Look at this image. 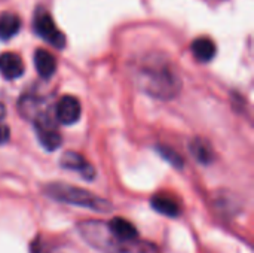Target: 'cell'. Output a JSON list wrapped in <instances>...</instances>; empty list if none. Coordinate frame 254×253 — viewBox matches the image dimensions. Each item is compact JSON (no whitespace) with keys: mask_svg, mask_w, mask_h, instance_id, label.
<instances>
[{"mask_svg":"<svg viewBox=\"0 0 254 253\" xmlns=\"http://www.w3.org/2000/svg\"><path fill=\"white\" fill-rule=\"evenodd\" d=\"M216 51H217L216 43L210 37H198L192 42V52L198 61L207 63L213 60L216 55Z\"/></svg>","mask_w":254,"mask_h":253,"instance_id":"11","label":"cell"},{"mask_svg":"<svg viewBox=\"0 0 254 253\" xmlns=\"http://www.w3.org/2000/svg\"><path fill=\"white\" fill-rule=\"evenodd\" d=\"M107 227L110 233L122 240H135L138 239V231L137 228L127 219L124 218H113L110 222H107Z\"/></svg>","mask_w":254,"mask_h":253,"instance_id":"9","label":"cell"},{"mask_svg":"<svg viewBox=\"0 0 254 253\" xmlns=\"http://www.w3.org/2000/svg\"><path fill=\"white\" fill-rule=\"evenodd\" d=\"M138 85L144 92L155 98H174L182 88L177 75L164 64L146 66L138 73Z\"/></svg>","mask_w":254,"mask_h":253,"instance_id":"2","label":"cell"},{"mask_svg":"<svg viewBox=\"0 0 254 253\" xmlns=\"http://www.w3.org/2000/svg\"><path fill=\"white\" fill-rule=\"evenodd\" d=\"M21 28V19L18 15L12 12H3L0 13V39L7 40L13 37Z\"/></svg>","mask_w":254,"mask_h":253,"instance_id":"12","label":"cell"},{"mask_svg":"<svg viewBox=\"0 0 254 253\" xmlns=\"http://www.w3.org/2000/svg\"><path fill=\"white\" fill-rule=\"evenodd\" d=\"M150 204L152 207L161 213V215H165L168 218H176L180 215V206L177 204L176 200H173L171 197L168 195H164V194H156L152 197L150 200Z\"/></svg>","mask_w":254,"mask_h":253,"instance_id":"10","label":"cell"},{"mask_svg":"<svg viewBox=\"0 0 254 253\" xmlns=\"http://www.w3.org/2000/svg\"><path fill=\"white\" fill-rule=\"evenodd\" d=\"M34 67H36L37 73H39L42 78L48 79V78H51V76L55 73V70H57L55 57H54L49 51H46V49H37V51L34 52Z\"/></svg>","mask_w":254,"mask_h":253,"instance_id":"8","label":"cell"},{"mask_svg":"<svg viewBox=\"0 0 254 253\" xmlns=\"http://www.w3.org/2000/svg\"><path fill=\"white\" fill-rule=\"evenodd\" d=\"M4 115H6V110H4V106H3V104L0 103V121H1L3 118H4Z\"/></svg>","mask_w":254,"mask_h":253,"instance_id":"18","label":"cell"},{"mask_svg":"<svg viewBox=\"0 0 254 253\" xmlns=\"http://www.w3.org/2000/svg\"><path fill=\"white\" fill-rule=\"evenodd\" d=\"M43 194H46L49 198L55 201L79 206V207L89 209L97 213H110L113 210V206L109 200L101 198L86 189H82L73 185L58 183V182L48 183L43 188Z\"/></svg>","mask_w":254,"mask_h":253,"instance_id":"3","label":"cell"},{"mask_svg":"<svg viewBox=\"0 0 254 253\" xmlns=\"http://www.w3.org/2000/svg\"><path fill=\"white\" fill-rule=\"evenodd\" d=\"M60 164L63 169H67V170H73V171H77L82 177L88 179V180H92L95 177V170L94 167L77 152H73V151H68L65 152L61 160H60Z\"/></svg>","mask_w":254,"mask_h":253,"instance_id":"6","label":"cell"},{"mask_svg":"<svg viewBox=\"0 0 254 253\" xmlns=\"http://www.w3.org/2000/svg\"><path fill=\"white\" fill-rule=\"evenodd\" d=\"M190 152L201 164H211L216 160V154L211 145L204 139H193L190 143Z\"/></svg>","mask_w":254,"mask_h":253,"instance_id":"14","label":"cell"},{"mask_svg":"<svg viewBox=\"0 0 254 253\" xmlns=\"http://www.w3.org/2000/svg\"><path fill=\"white\" fill-rule=\"evenodd\" d=\"M34 30L40 37H43L52 46H55L58 49L65 46V37L58 30V27L55 25V22L49 13H46V12L37 13L36 19H34Z\"/></svg>","mask_w":254,"mask_h":253,"instance_id":"4","label":"cell"},{"mask_svg":"<svg viewBox=\"0 0 254 253\" xmlns=\"http://www.w3.org/2000/svg\"><path fill=\"white\" fill-rule=\"evenodd\" d=\"M76 228L80 237L100 253H159L158 246L150 242L122 240L113 236L103 221H82Z\"/></svg>","mask_w":254,"mask_h":253,"instance_id":"1","label":"cell"},{"mask_svg":"<svg viewBox=\"0 0 254 253\" xmlns=\"http://www.w3.org/2000/svg\"><path fill=\"white\" fill-rule=\"evenodd\" d=\"M82 113L80 103L73 95H64L55 106V118L64 125H73L79 121Z\"/></svg>","mask_w":254,"mask_h":253,"instance_id":"5","label":"cell"},{"mask_svg":"<svg viewBox=\"0 0 254 253\" xmlns=\"http://www.w3.org/2000/svg\"><path fill=\"white\" fill-rule=\"evenodd\" d=\"M0 73L3 78L12 81L18 79L24 73V61L15 52H3L0 54Z\"/></svg>","mask_w":254,"mask_h":253,"instance_id":"7","label":"cell"},{"mask_svg":"<svg viewBox=\"0 0 254 253\" xmlns=\"http://www.w3.org/2000/svg\"><path fill=\"white\" fill-rule=\"evenodd\" d=\"M33 253H54V251H51V249L45 248V246H43V243L37 242V243L33 246Z\"/></svg>","mask_w":254,"mask_h":253,"instance_id":"17","label":"cell"},{"mask_svg":"<svg viewBox=\"0 0 254 253\" xmlns=\"http://www.w3.org/2000/svg\"><path fill=\"white\" fill-rule=\"evenodd\" d=\"M156 151H158V154L165 160V161H168L173 167H176V169H182L183 166H185V161H183V158L174 151V149H171V148H168V146H162V145H159L158 148H156Z\"/></svg>","mask_w":254,"mask_h":253,"instance_id":"15","label":"cell"},{"mask_svg":"<svg viewBox=\"0 0 254 253\" xmlns=\"http://www.w3.org/2000/svg\"><path fill=\"white\" fill-rule=\"evenodd\" d=\"M9 136H10V133H9V127H7V125H4V124H0V143L7 142V140H9Z\"/></svg>","mask_w":254,"mask_h":253,"instance_id":"16","label":"cell"},{"mask_svg":"<svg viewBox=\"0 0 254 253\" xmlns=\"http://www.w3.org/2000/svg\"><path fill=\"white\" fill-rule=\"evenodd\" d=\"M36 131H37V139L40 145L46 151L52 152L61 146V136L58 134L55 127H36Z\"/></svg>","mask_w":254,"mask_h":253,"instance_id":"13","label":"cell"}]
</instances>
